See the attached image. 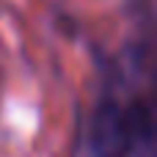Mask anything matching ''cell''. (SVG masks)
Returning <instances> with one entry per match:
<instances>
[{
	"label": "cell",
	"mask_w": 157,
	"mask_h": 157,
	"mask_svg": "<svg viewBox=\"0 0 157 157\" xmlns=\"http://www.w3.org/2000/svg\"><path fill=\"white\" fill-rule=\"evenodd\" d=\"M0 94H3V83H0Z\"/></svg>",
	"instance_id": "cell-2"
},
{
	"label": "cell",
	"mask_w": 157,
	"mask_h": 157,
	"mask_svg": "<svg viewBox=\"0 0 157 157\" xmlns=\"http://www.w3.org/2000/svg\"><path fill=\"white\" fill-rule=\"evenodd\" d=\"M149 94H110L88 113L75 157H157Z\"/></svg>",
	"instance_id": "cell-1"
}]
</instances>
